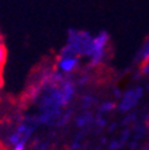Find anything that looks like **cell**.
I'll return each mask as SVG.
<instances>
[{
	"label": "cell",
	"instance_id": "cell-7",
	"mask_svg": "<svg viewBox=\"0 0 149 150\" xmlns=\"http://www.w3.org/2000/svg\"><path fill=\"white\" fill-rule=\"evenodd\" d=\"M13 150H25V142H20V143H17L16 145H15Z\"/></svg>",
	"mask_w": 149,
	"mask_h": 150
},
{
	"label": "cell",
	"instance_id": "cell-11",
	"mask_svg": "<svg viewBox=\"0 0 149 150\" xmlns=\"http://www.w3.org/2000/svg\"><path fill=\"white\" fill-rule=\"evenodd\" d=\"M38 150H45V149H44V148H40V149H38Z\"/></svg>",
	"mask_w": 149,
	"mask_h": 150
},
{
	"label": "cell",
	"instance_id": "cell-10",
	"mask_svg": "<svg viewBox=\"0 0 149 150\" xmlns=\"http://www.w3.org/2000/svg\"><path fill=\"white\" fill-rule=\"evenodd\" d=\"M3 87V76H1V72H0V88Z\"/></svg>",
	"mask_w": 149,
	"mask_h": 150
},
{
	"label": "cell",
	"instance_id": "cell-9",
	"mask_svg": "<svg viewBox=\"0 0 149 150\" xmlns=\"http://www.w3.org/2000/svg\"><path fill=\"white\" fill-rule=\"evenodd\" d=\"M143 72H144V73H149V61H148V64L143 67Z\"/></svg>",
	"mask_w": 149,
	"mask_h": 150
},
{
	"label": "cell",
	"instance_id": "cell-5",
	"mask_svg": "<svg viewBox=\"0 0 149 150\" xmlns=\"http://www.w3.org/2000/svg\"><path fill=\"white\" fill-rule=\"evenodd\" d=\"M6 55H7L6 48L4 45V43L0 42V69H3V66L6 61Z\"/></svg>",
	"mask_w": 149,
	"mask_h": 150
},
{
	"label": "cell",
	"instance_id": "cell-6",
	"mask_svg": "<svg viewBox=\"0 0 149 150\" xmlns=\"http://www.w3.org/2000/svg\"><path fill=\"white\" fill-rule=\"evenodd\" d=\"M113 108H114V105L111 104V103H105V104H104L103 106H101V110H103V111H109L110 109H113Z\"/></svg>",
	"mask_w": 149,
	"mask_h": 150
},
{
	"label": "cell",
	"instance_id": "cell-8",
	"mask_svg": "<svg viewBox=\"0 0 149 150\" xmlns=\"http://www.w3.org/2000/svg\"><path fill=\"white\" fill-rule=\"evenodd\" d=\"M87 118H89V116H86V117H81L79 120H78V125L79 126H83V125H86L87 122H88V120Z\"/></svg>",
	"mask_w": 149,
	"mask_h": 150
},
{
	"label": "cell",
	"instance_id": "cell-3",
	"mask_svg": "<svg viewBox=\"0 0 149 150\" xmlns=\"http://www.w3.org/2000/svg\"><path fill=\"white\" fill-rule=\"evenodd\" d=\"M59 66H60V69L62 71H72L74 67L77 66V59L74 56H67V57H62L60 64H59Z\"/></svg>",
	"mask_w": 149,
	"mask_h": 150
},
{
	"label": "cell",
	"instance_id": "cell-4",
	"mask_svg": "<svg viewBox=\"0 0 149 150\" xmlns=\"http://www.w3.org/2000/svg\"><path fill=\"white\" fill-rule=\"evenodd\" d=\"M61 96H62V101H64V105L66 103H69L70 99L72 98L73 95V84L71 82H65L62 84V88H61Z\"/></svg>",
	"mask_w": 149,
	"mask_h": 150
},
{
	"label": "cell",
	"instance_id": "cell-2",
	"mask_svg": "<svg viewBox=\"0 0 149 150\" xmlns=\"http://www.w3.org/2000/svg\"><path fill=\"white\" fill-rule=\"evenodd\" d=\"M142 96V89H136V91H130L123 95V99L120 104V109L122 111L132 109L138 103V99Z\"/></svg>",
	"mask_w": 149,
	"mask_h": 150
},
{
	"label": "cell",
	"instance_id": "cell-1",
	"mask_svg": "<svg viewBox=\"0 0 149 150\" xmlns=\"http://www.w3.org/2000/svg\"><path fill=\"white\" fill-rule=\"evenodd\" d=\"M109 42V35L105 32H101L99 35H96L92 42V51H91V56L93 65L99 64L103 60L104 55V49H105L106 44Z\"/></svg>",
	"mask_w": 149,
	"mask_h": 150
}]
</instances>
